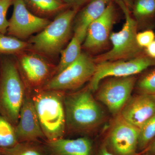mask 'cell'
I'll list each match as a JSON object with an SVG mask.
<instances>
[{"mask_svg":"<svg viewBox=\"0 0 155 155\" xmlns=\"http://www.w3.org/2000/svg\"><path fill=\"white\" fill-rule=\"evenodd\" d=\"M27 88L19 72L16 59L9 55L0 57V114L14 126Z\"/></svg>","mask_w":155,"mask_h":155,"instance_id":"7a4b0ae2","label":"cell"},{"mask_svg":"<svg viewBox=\"0 0 155 155\" xmlns=\"http://www.w3.org/2000/svg\"><path fill=\"white\" fill-rule=\"evenodd\" d=\"M153 67H155V59L149 57L145 53L130 60L98 63L97 64L95 72L87 87L94 92L98 88L100 82L106 78L135 76Z\"/></svg>","mask_w":155,"mask_h":155,"instance_id":"52a82bcc","label":"cell"},{"mask_svg":"<svg viewBox=\"0 0 155 155\" xmlns=\"http://www.w3.org/2000/svg\"><path fill=\"white\" fill-rule=\"evenodd\" d=\"M18 143L15 126L0 114V148H8Z\"/></svg>","mask_w":155,"mask_h":155,"instance_id":"7402d4cb","label":"cell"},{"mask_svg":"<svg viewBox=\"0 0 155 155\" xmlns=\"http://www.w3.org/2000/svg\"><path fill=\"white\" fill-rule=\"evenodd\" d=\"M97 64L87 53L80 55L69 67L52 77L41 89L66 91L80 88L94 75Z\"/></svg>","mask_w":155,"mask_h":155,"instance_id":"8992f818","label":"cell"},{"mask_svg":"<svg viewBox=\"0 0 155 155\" xmlns=\"http://www.w3.org/2000/svg\"><path fill=\"white\" fill-rule=\"evenodd\" d=\"M4 155H47L45 143L40 141L19 142L8 148H0Z\"/></svg>","mask_w":155,"mask_h":155,"instance_id":"ffe728a7","label":"cell"},{"mask_svg":"<svg viewBox=\"0 0 155 155\" xmlns=\"http://www.w3.org/2000/svg\"><path fill=\"white\" fill-rule=\"evenodd\" d=\"M0 155H4L3 154V153L1 151H0Z\"/></svg>","mask_w":155,"mask_h":155,"instance_id":"d6a6232c","label":"cell"},{"mask_svg":"<svg viewBox=\"0 0 155 155\" xmlns=\"http://www.w3.org/2000/svg\"><path fill=\"white\" fill-rule=\"evenodd\" d=\"M139 128L125 120L120 114L115 116L104 142L114 155H137Z\"/></svg>","mask_w":155,"mask_h":155,"instance_id":"30bf717a","label":"cell"},{"mask_svg":"<svg viewBox=\"0 0 155 155\" xmlns=\"http://www.w3.org/2000/svg\"><path fill=\"white\" fill-rule=\"evenodd\" d=\"M136 40L138 45L144 49L155 40V32L152 29H147L137 32Z\"/></svg>","mask_w":155,"mask_h":155,"instance_id":"484cf974","label":"cell"},{"mask_svg":"<svg viewBox=\"0 0 155 155\" xmlns=\"http://www.w3.org/2000/svg\"><path fill=\"white\" fill-rule=\"evenodd\" d=\"M14 11L7 33L19 39H25L39 32L51 22L47 18L31 13L23 0H13Z\"/></svg>","mask_w":155,"mask_h":155,"instance_id":"8fae6325","label":"cell"},{"mask_svg":"<svg viewBox=\"0 0 155 155\" xmlns=\"http://www.w3.org/2000/svg\"><path fill=\"white\" fill-rule=\"evenodd\" d=\"M135 87L138 94L155 95V68L145 72L137 79Z\"/></svg>","mask_w":155,"mask_h":155,"instance_id":"cb8c5ba5","label":"cell"},{"mask_svg":"<svg viewBox=\"0 0 155 155\" xmlns=\"http://www.w3.org/2000/svg\"><path fill=\"white\" fill-rule=\"evenodd\" d=\"M131 9L138 29L153 30L155 27V0H134Z\"/></svg>","mask_w":155,"mask_h":155,"instance_id":"e0dca14e","label":"cell"},{"mask_svg":"<svg viewBox=\"0 0 155 155\" xmlns=\"http://www.w3.org/2000/svg\"><path fill=\"white\" fill-rule=\"evenodd\" d=\"M47 155H94V142L88 137L45 142Z\"/></svg>","mask_w":155,"mask_h":155,"instance_id":"9a60e30c","label":"cell"},{"mask_svg":"<svg viewBox=\"0 0 155 155\" xmlns=\"http://www.w3.org/2000/svg\"><path fill=\"white\" fill-rule=\"evenodd\" d=\"M120 114L126 121L140 129L155 115V95L131 96Z\"/></svg>","mask_w":155,"mask_h":155,"instance_id":"5bb4252c","label":"cell"},{"mask_svg":"<svg viewBox=\"0 0 155 155\" xmlns=\"http://www.w3.org/2000/svg\"><path fill=\"white\" fill-rule=\"evenodd\" d=\"M88 87L65 94L64 103L67 130L88 134L100 127L105 119L103 108Z\"/></svg>","mask_w":155,"mask_h":155,"instance_id":"6da1fadb","label":"cell"},{"mask_svg":"<svg viewBox=\"0 0 155 155\" xmlns=\"http://www.w3.org/2000/svg\"><path fill=\"white\" fill-rule=\"evenodd\" d=\"M30 48L28 42L5 34H0V54L17 55Z\"/></svg>","mask_w":155,"mask_h":155,"instance_id":"44dd1931","label":"cell"},{"mask_svg":"<svg viewBox=\"0 0 155 155\" xmlns=\"http://www.w3.org/2000/svg\"><path fill=\"white\" fill-rule=\"evenodd\" d=\"M82 42L77 36L73 35L69 44L61 51V59L56 67L54 75L62 72L77 60L81 54Z\"/></svg>","mask_w":155,"mask_h":155,"instance_id":"d6986e66","label":"cell"},{"mask_svg":"<svg viewBox=\"0 0 155 155\" xmlns=\"http://www.w3.org/2000/svg\"><path fill=\"white\" fill-rule=\"evenodd\" d=\"M115 14V6L112 1L103 14L89 26L82 47L89 51L96 52L106 45L110 39Z\"/></svg>","mask_w":155,"mask_h":155,"instance_id":"4fadbf2b","label":"cell"},{"mask_svg":"<svg viewBox=\"0 0 155 155\" xmlns=\"http://www.w3.org/2000/svg\"><path fill=\"white\" fill-rule=\"evenodd\" d=\"M146 54L150 58L155 59V40L144 49Z\"/></svg>","mask_w":155,"mask_h":155,"instance_id":"f546056e","label":"cell"},{"mask_svg":"<svg viewBox=\"0 0 155 155\" xmlns=\"http://www.w3.org/2000/svg\"><path fill=\"white\" fill-rule=\"evenodd\" d=\"M115 1L125 15V22L120 31L110 34V40L112 48L107 52L94 58L96 64L130 60L144 53V49L140 48L137 42L138 25L131 15L130 9L123 2Z\"/></svg>","mask_w":155,"mask_h":155,"instance_id":"5b68a950","label":"cell"},{"mask_svg":"<svg viewBox=\"0 0 155 155\" xmlns=\"http://www.w3.org/2000/svg\"><path fill=\"white\" fill-rule=\"evenodd\" d=\"M19 142L46 141L37 114L30 91L27 89L19 113V119L15 126Z\"/></svg>","mask_w":155,"mask_h":155,"instance_id":"7c38bea8","label":"cell"},{"mask_svg":"<svg viewBox=\"0 0 155 155\" xmlns=\"http://www.w3.org/2000/svg\"><path fill=\"white\" fill-rule=\"evenodd\" d=\"M113 0H91L78 12L74 23V35L83 43L89 25L103 14Z\"/></svg>","mask_w":155,"mask_h":155,"instance_id":"2e32d148","label":"cell"},{"mask_svg":"<svg viewBox=\"0 0 155 155\" xmlns=\"http://www.w3.org/2000/svg\"><path fill=\"white\" fill-rule=\"evenodd\" d=\"M29 8L39 17H43L60 13L68 6L63 0H23Z\"/></svg>","mask_w":155,"mask_h":155,"instance_id":"ac0fdd59","label":"cell"},{"mask_svg":"<svg viewBox=\"0 0 155 155\" xmlns=\"http://www.w3.org/2000/svg\"><path fill=\"white\" fill-rule=\"evenodd\" d=\"M138 153L148 155H155V138L145 149Z\"/></svg>","mask_w":155,"mask_h":155,"instance_id":"f1b7e54d","label":"cell"},{"mask_svg":"<svg viewBox=\"0 0 155 155\" xmlns=\"http://www.w3.org/2000/svg\"><path fill=\"white\" fill-rule=\"evenodd\" d=\"M94 155H114L108 150L104 143L103 142L97 150H95Z\"/></svg>","mask_w":155,"mask_h":155,"instance_id":"83f0119b","label":"cell"},{"mask_svg":"<svg viewBox=\"0 0 155 155\" xmlns=\"http://www.w3.org/2000/svg\"><path fill=\"white\" fill-rule=\"evenodd\" d=\"M137 155H145V154H143L137 153Z\"/></svg>","mask_w":155,"mask_h":155,"instance_id":"1f68e13d","label":"cell"},{"mask_svg":"<svg viewBox=\"0 0 155 155\" xmlns=\"http://www.w3.org/2000/svg\"><path fill=\"white\" fill-rule=\"evenodd\" d=\"M114 1H119L123 2L130 10L133 7L134 0H114Z\"/></svg>","mask_w":155,"mask_h":155,"instance_id":"4dcf8cb0","label":"cell"},{"mask_svg":"<svg viewBox=\"0 0 155 155\" xmlns=\"http://www.w3.org/2000/svg\"><path fill=\"white\" fill-rule=\"evenodd\" d=\"M79 10L69 8L56 17L28 41L30 49L40 54L54 57L60 54L71 35L72 23Z\"/></svg>","mask_w":155,"mask_h":155,"instance_id":"277c9868","label":"cell"},{"mask_svg":"<svg viewBox=\"0 0 155 155\" xmlns=\"http://www.w3.org/2000/svg\"><path fill=\"white\" fill-rule=\"evenodd\" d=\"M69 8L79 10L81 7L89 2L91 0H63Z\"/></svg>","mask_w":155,"mask_h":155,"instance_id":"4316f807","label":"cell"},{"mask_svg":"<svg viewBox=\"0 0 155 155\" xmlns=\"http://www.w3.org/2000/svg\"><path fill=\"white\" fill-rule=\"evenodd\" d=\"M17 66L27 89H41L54 75L56 67L37 53L17 55Z\"/></svg>","mask_w":155,"mask_h":155,"instance_id":"ba28073f","label":"cell"},{"mask_svg":"<svg viewBox=\"0 0 155 155\" xmlns=\"http://www.w3.org/2000/svg\"><path fill=\"white\" fill-rule=\"evenodd\" d=\"M137 79L135 76L111 77L99 85L95 98L116 116L131 96Z\"/></svg>","mask_w":155,"mask_h":155,"instance_id":"9c48e42d","label":"cell"},{"mask_svg":"<svg viewBox=\"0 0 155 155\" xmlns=\"http://www.w3.org/2000/svg\"><path fill=\"white\" fill-rule=\"evenodd\" d=\"M155 138V115L139 129L137 153L141 152Z\"/></svg>","mask_w":155,"mask_h":155,"instance_id":"603a6c76","label":"cell"},{"mask_svg":"<svg viewBox=\"0 0 155 155\" xmlns=\"http://www.w3.org/2000/svg\"><path fill=\"white\" fill-rule=\"evenodd\" d=\"M13 2V0H0V34H5L8 31L9 22L7 12Z\"/></svg>","mask_w":155,"mask_h":155,"instance_id":"d4e9b609","label":"cell"},{"mask_svg":"<svg viewBox=\"0 0 155 155\" xmlns=\"http://www.w3.org/2000/svg\"><path fill=\"white\" fill-rule=\"evenodd\" d=\"M65 94L62 91L43 89L31 93L46 141L64 138L66 134Z\"/></svg>","mask_w":155,"mask_h":155,"instance_id":"3957f363","label":"cell"}]
</instances>
